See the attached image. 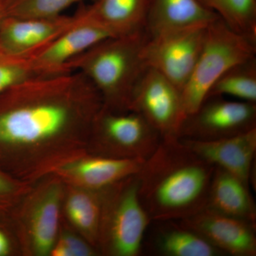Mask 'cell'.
<instances>
[{
    "label": "cell",
    "instance_id": "obj_1",
    "mask_svg": "<svg viewBox=\"0 0 256 256\" xmlns=\"http://www.w3.org/2000/svg\"><path fill=\"white\" fill-rule=\"evenodd\" d=\"M102 107L84 74L70 72L28 79L0 94V142L33 144L66 132L80 114Z\"/></svg>",
    "mask_w": 256,
    "mask_h": 256
},
{
    "label": "cell",
    "instance_id": "obj_2",
    "mask_svg": "<svg viewBox=\"0 0 256 256\" xmlns=\"http://www.w3.org/2000/svg\"><path fill=\"white\" fill-rule=\"evenodd\" d=\"M214 170L181 140L162 138L138 173L152 222L182 220L204 210Z\"/></svg>",
    "mask_w": 256,
    "mask_h": 256
},
{
    "label": "cell",
    "instance_id": "obj_3",
    "mask_svg": "<svg viewBox=\"0 0 256 256\" xmlns=\"http://www.w3.org/2000/svg\"><path fill=\"white\" fill-rule=\"evenodd\" d=\"M148 32L111 36L96 44L67 65L87 77L100 94L102 108L130 110L133 94L148 68L143 48Z\"/></svg>",
    "mask_w": 256,
    "mask_h": 256
},
{
    "label": "cell",
    "instance_id": "obj_4",
    "mask_svg": "<svg viewBox=\"0 0 256 256\" xmlns=\"http://www.w3.org/2000/svg\"><path fill=\"white\" fill-rule=\"evenodd\" d=\"M254 57L256 42L234 31L220 18L208 24L201 53L182 90L186 116L198 108L220 76Z\"/></svg>",
    "mask_w": 256,
    "mask_h": 256
},
{
    "label": "cell",
    "instance_id": "obj_5",
    "mask_svg": "<svg viewBox=\"0 0 256 256\" xmlns=\"http://www.w3.org/2000/svg\"><path fill=\"white\" fill-rule=\"evenodd\" d=\"M208 25L148 34L142 52L146 67L159 72L182 92L201 53Z\"/></svg>",
    "mask_w": 256,
    "mask_h": 256
},
{
    "label": "cell",
    "instance_id": "obj_6",
    "mask_svg": "<svg viewBox=\"0 0 256 256\" xmlns=\"http://www.w3.org/2000/svg\"><path fill=\"white\" fill-rule=\"evenodd\" d=\"M122 185L106 210L104 238L110 254L136 256L152 220L140 198L138 174L122 180Z\"/></svg>",
    "mask_w": 256,
    "mask_h": 256
},
{
    "label": "cell",
    "instance_id": "obj_7",
    "mask_svg": "<svg viewBox=\"0 0 256 256\" xmlns=\"http://www.w3.org/2000/svg\"><path fill=\"white\" fill-rule=\"evenodd\" d=\"M256 128V104L207 97L193 114L184 120L178 138L210 141L238 136Z\"/></svg>",
    "mask_w": 256,
    "mask_h": 256
},
{
    "label": "cell",
    "instance_id": "obj_8",
    "mask_svg": "<svg viewBox=\"0 0 256 256\" xmlns=\"http://www.w3.org/2000/svg\"><path fill=\"white\" fill-rule=\"evenodd\" d=\"M109 158L146 161L162 138L140 114L134 110L114 112L101 109L94 120Z\"/></svg>",
    "mask_w": 256,
    "mask_h": 256
},
{
    "label": "cell",
    "instance_id": "obj_9",
    "mask_svg": "<svg viewBox=\"0 0 256 256\" xmlns=\"http://www.w3.org/2000/svg\"><path fill=\"white\" fill-rule=\"evenodd\" d=\"M130 110L140 114L162 138H178L186 118L181 90L164 76L150 68L138 82Z\"/></svg>",
    "mask_w": 256,
    "mask_h": 256
},
{
    "label": "cell",
    "instance_id": "obj_10",
    "mask_svg": "<svg viewBox=\"0 0 256 256\" xmlns=\"http://www.w3.org/2000/svg\"><path fill=\"white\" fill-rule=\"evenodd\" d=\"M75 22L52 43L34 56L36 68L44 76L70 72L67 65L96 44L114 36L94 20L86 18L82 10L75 14Z\"/></svg>",
    "mask_w": 256,
    "mask_h": 256
},
{
    "label": "cell",
    "instance_id": "obj_11",
    "mask_svg": "<svg viewBox=\"0 0 256 256\" xmlns=\"http://www.w3.org/2000/svg\"><path fill=\"white\" fill-rule=\"evenodd\" d=\"M178 222L200 234L224 255L256 256V223L206 208Z\"/></svg>",
    "mask_w": 256,
    "mask_h": 256
},
{
    "label": "cell",
    "instance_id": "obj_12",
    "mask_svg": "<svg viewBox=\"0 0 256 256\" xmlns=\"http://www.w3.org/2000/svg\"><path fill=\"white\" fill-rule=\"evenodd\" d=\"M76 16H8L0 26V47L16 55L34 56L74 23Z\"/></svg>",
    "mask_w": 256,
    "mask_h": 256
},
{
    "label": "cell",
    "instance_id": "obj_13",
    "mask_svg": "<svg viewBox=\"0 0 256 256\" xmlns=\"http://www.w3.org/2000/svg\"><path fill=\"white\" fill-rule=\"evenodd\" d=\"M181 140L207 162L228 172L249 186L256 153V128L216 140Z\"/></svg>",
    "mask_w": 256,
    "mask_h": 256
},
{
    "label": "cell",
    "instance_id": "obj_14",
    "mask_svg": "<svg viewBox=\"0 0 256 256\" xmlns=\"http://www.w3.org/2000/svg\"><path fill=\"white\" fill-rule=\"evenodd\" d=\"M150 4V0H94L80 10L117 36L146 30Z\"/></svg>",
    "mask_w": 256,
    "mask_h": 256
},
{
    "label": "cell",
    "instance_id": "obj_15",
    "mask_svg": "<svg viewBox=\"0 0 256 256\" xmlns=\"http://www.w3.org/2000/svg\"><path fill=\"white\" fill-rule=\"evenodd\" d=\"M206 208L256 223V205L249 192V186L220 168L215 166Z\"/></svg>",
    "mask_w": 256,
    "mask_h": 256
},
{
    "label": "cell",
    "instance_id": "obj_16",
    "mask_svg": "<svg viewBox=\"0 0 256 256\" xmlns=\"http://www.w3.org/2000/svg\"><path fill=\"white\" fill-rule=\"evenodd\" d=\"M218 18L197 0H150L146 31L152 35L178 28L208 25Z\"/></svg>",
    "mask_w": 256,
    "mask_h": 256
},
{
    "label": "cell",
    "instance_id": "obj_17",
    "mask_svg": "<svg viewBox=\"0 0 256 256\" xmlns=\"http://www.w3.org/2000/svg\"><path fill=\"white\" fill-rule=\"evenodd\" d=\"M158 224L150 245L156 254L162 256H223L203 237L178 220L154 222Z\"/></svg>",
    "mask_w": 256,
    "mask_h": 256
},
{
    "label": "cell",
    "instance_id": "obj_18",
    "mask_svg": "<svg viewBox=\"0 0 256 256\" xmlns=\"http://www.w3.org/2000/svg\"><path fill=\"white\" fill-rule=\"evenodd\" d=\"M144 162L100 156L69 163L62 169L88 188H104L138 174Z\"/></svg>",
    "mask_w": 256,
    "mask_h": 256
},
{
    "label": "cell",
    "instance_id": "obj_19",
    "mask_svg": "<svg viewBox=\"0 0 256 256\" xmlns=\"http://www.w3.org/2000/svg\"><path fill=\"white\" fill-rule=\"evenodd\" d=\"M60 191L53 188L37 205L32 220V236L37 254L52 252L58 230Z\"/></svg>",
    "mask_w": 256,
    "mask_h": 256
},
{
    "label": "cell",
    "instance_id": "obj_20",
    "mask_svg": "<svg viewBox=\"0 0 256 256\" xmlns=\"http://www.w3.org/2000/svg\"><path fill=\"white\" fill-rule=\"evenodd\" d=\"M212 96L256 104V57L234 66L220 76L206 98Z\"/></svg>",
    "mask_w": 256,
    "mask_h": 256
},
{
    "label": "cell",
    "instance_id": "obj_21",
    "mask_svg": "<svg viewBox=\"0 0 256 256\" xmlns=\"http://www.w3.org/2000/svg\"><path fill=\"white\" fill-rule=\"evenodd\" d=\"M242 36L256 42V0H197Z\"/></svg>",
    "mask_w": 256,
    "mask_h": 256
},
{
    "label": "cell",
    "instance_id": "obj_22",
    "mask_svg": "<svg viewBox=\"0 0 256 256\" xmlns=\"http://www.w3.org/2000/svg\"><path fill=\"white\" fill-rule=\"evenodd\" d=\"M33 57L14 54L0 47V94L24 80L44 76Z\"/></svg>",
    "mask_w": 256,
    "mask_h": 256
},
{
    "label": "cell",
    "instance_id": "obj_23",
    "mask_svg": "<svg viewBox=\"0 0 256 256\" xmlns=\"http://www.w3.org/2000/svg\"><path fill=\"white\" fill-rule=\"evenodd\" d=\"M67 212L73 223L86 233L96 236L100 226L101 205L86 193L74 194L67 202Z\"/></svg>",
    "mask_w": 256,
    "mask_h": 256
},
{
    "label": "cell",
    "instance_id": "obj_24",
    "mask_svg": "<svg viewBox=\"0 0 256 256\" xmlns=\"http://www.w3.org/2000/svg\"><path fill=\"white\" fill-rule=\"evenodd\" d=\"M85 0H11L10 16H53Z\"/></svg>",
    "mask_w": 256,
    "mask_h": 256
},
{
    "label": "cell",
    "instance_id": "obj_25",
    "mask_svg": "<svg viewBox=\"0 0 256 256\" xmlns=\"http://www.w3.org/2000/svg\"><path fill=\"white\" fill-rule=\"evenodd\" d=\"M50 252L54 256H88L94 254L87 244L70 235L64 236Z\"/></svg>",
    "mask_w": 256,
    "mask_h": 256
},
{
    "label": "cell",
    "instance_id": "obj_26",
    "mask_svg": "<svg viewBox=\"0 0 256 256\" xmlns=\"http://www.w3.org/2000/svg\"><path fill=\"white\" fill-rule=\"evenodd\" d=\"M11 0H0V26L3 21L10 16V8Z\"/></svg>",
    "mask_w": 256,
    "mask_h": 256
},
{
    "label": "cell",
    "instance_id": "obj_27",
    "mask_svg": "<svg viewBox=\"0 0 256 256\" xmlns=\"http://www.w3.org/2000/svg\"><path fill=\"white\" fill-rule=\"evenodd\" d=\"M10 250V244L4 234L0 232V256L6 255Z\"/></svg>",
    "mask_w": 256,
    "mask_h": 256
},
{
    "label": "cell",
    "instance_id": "obj_28",
    "mask_svg": "<svg viewBox=\"0 0 256 256\" xmlns=\"http://www.w3.org/2000/svg\"><path fill=\"white\" fill-rule=\"evenodd\" d=\"M10 184L6 180L0 176V193L2 192H6L10 190Z\"/></svg>",
    "mask_w": 256,
    "mask_h": 256
}]
</instances>
